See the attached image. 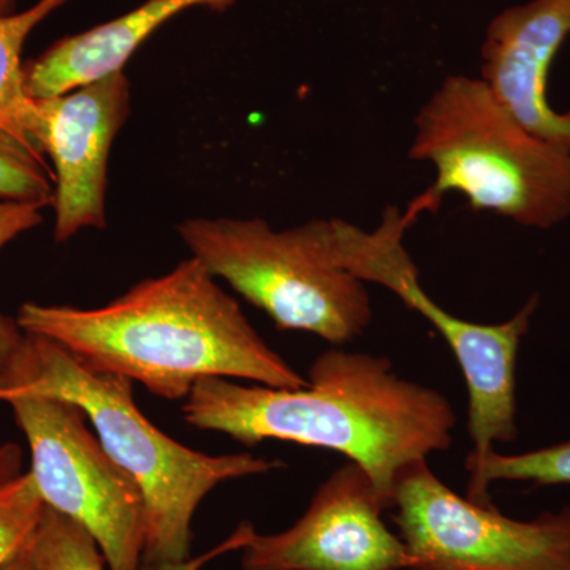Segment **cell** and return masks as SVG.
Returning <instances> with one entry per match:
<instances>
[{
	"label": "cell",
	"instance_id": "obj_21",
	"mask_svg": "<svg viewBox=\"0 0 570 570\" xmlns=\"http://www.w3.org/2000/svg\"><path fill=\"white\" fill-rule=\"evenodd\" d=\"M0 570H36L32 564L31 554H29V546Z\"/></svg>",
	"mask_w": 570,
	"mask_h": 570
},
{
	"label": "cell",
	"instance_id": "obj_6",
	"mask_svg": "<svg viewBox=\"0 0 570 570\" xmlns=\"http://www.w3.org/2000/svg\"><path fill=\"white\" fill-rule=\"evenodd\" d=\"M414 223L415 217L401 213L397 206H389L381 224L370 232L332 219L333 249L347 272L365 284L387 288L444 337L466 381L468 434L472 442L466 460H480L494 445L519 436L517 362L539 298L532 296L502 324H474L448 313L420 284L417 265L404 247V234Z\"/></svg>",
	"mask_w": 570,
	"mask_h": 570
},
{
	"label": "cell",
	"instance_id": "obj_1",
	"mask_svg": "<svg viewBox=\"0 0 570 570\" xmlns=\"http://www.w3.org/2000/svg\"><path fill=\"white\" fill-rule=\"evenodd\" d=\"M307 381L275 389L204 377L183 417L247 448L276 439L341 453L370 475L387 510L400 472L452 445L456 415L448 397L397 376L387 356L330 348Z\"/></svg>",
	"mask_w": 570,
	"mask_h": 570
},
{
	"label": "cell",
	"instance_id": "obj_10",
	"mask_svg": "<svg viewBox=\"0 0 570 570\" xmlns=\"http://www.w3.org/2000/svg\"><path fill=\"white\" fill-rule=\"evenodd\" d=\"M129 105L124 71L36 100L32 138L55 167L56 242L82 228L105 227L108 156Z\"/></svg>",
	"mask_w": 570,
	"mask_h": 570
},
{
	"label": "cell",
	"instance_id": "obj_15",
	"mask_svg": "<svg viewBox=\"0 0 570 570\" xmlns=\"http://www.w3.org/2000/svg\"><path fill=\"white\" fill-rule=\"evenodd\" d=\"M29 554L36 570H105L102 551L80 523L45 508Z\"/></svg>",
	"mask_w": 570,
	"mask_h": 570
},
{
	"label": "cell",
	"instance_id": "obj_22",
	"mask_svg": "<svg viewBox=\"0 0 570 570\" xmlns=\"http://www.w3.org/2000/svg\"><path fill=\"white\" fill-rule=\"evenodd\" d=\"M17 6V0H0V14L11 13Z\"/></svg>",
	"mask_w": 570,
	"mask_h": 570
},
{
	"label": "cell",
	"instance_id": "obj_2",
	"mask_svg": "<svg viewBox=\"0 0 570 570\" xmlns=\"http://www.w3.org/2000/svg\"><path fill=\"white\" fill-rule=\"evenodd\" d=\"M22 333L47 337L86 370L137 381L186 400L204 377L302 389L307 379L273 351L195 257L96 309L24 303Z\"/></svg>",
	"mask_w": 570,
	"mask_h": 570
},
{
	"label": "cell",
	"instance_id": "obj_9",
	"mask_svg": "<svg viewBox=\"0 0 570 570\" xmlns=\"http://www.w3.org/2000/svg\"><path fill=\"white\" fill-rule=\"evenodd\" d=\"M373 480L347 461L318 487L288 530L258 534L243 549V570H409L411 558L384 519Z\"/></svg>",
	"mask_w": 570,
	"mask_h": 570
},
{
	"label": "cell",
	"instance_id": "obj_5",
	"mask_svg": "<svg viewBox=\"0 0 570 570\" xmlns=\"http://www.w3.org/2000/svg\"><path fill=\"white\" fill-rule=\"evenodd\" d=\"M178 234L214 277L227 281L283 332L313 333L343 346L373 321L365 283L337 261L332 219L276 232L261 217H197L179 224Z\"/></svg>",
	"mask_w": 570,
	"mask_h": 570
},
{
	"label": "cell",
	"instance_id": "obj_13",
	"mask_svg": "<svg viewBox=\"0 0 570 570\" xmlns=\"http://www.w3.org/2000/svg\"><path fill=\"white\" fill-rule=\"evenodd\" d=\"M63 2L39 0L20 13L0 14V127L33 146H37L32 138L36 100L26 92L22 50L33 29Z\"/></svg>",
	"mask_w": 570,
	"mask_h": 570
},
{
	"label": "cell",
	"instance_id": "obj_11",
	"mask_svg": "<svg viewBox=\"0 0 570 570\" xmlns=\"http://www.w3.org/2000/svg\"><path fill=\"white\" fill-rule=\"evenodd\" d=\"M570 37V0H528L491 20L480 78L532 135L570 149V111L549 102L554 58Z\"/></svg>",
	"mask_w": 570,
	"mask_h": 570
},
{
	"label": "cell",
	"instance_id": "obj_14",
	"mask_svg": "<svg viewBox=\"0 0 570 570\" xmlns=\"http://www.w3.org/2000/svg\"><path fill=\"white\" fill-rule=\"evenodd\" d=\"M466 498L491 504L489 487L493 482H528L535 487L570 483V441L549 448L502 455L491 450L483 459L468 461Z\"/></svg>",
	"mask_w": 570,
	"mask_h": 570
},
{
	"label": "cell",
	"instance_id": "obj_12",
	"mask_svg": "<svg viewBox=\"0 0 570 570\" xmlns=\"http://www.w3.org/2000/svg\"><path fill=\"white\" fill-rule=\"evenodd\" d=\"M235 0H146L137 9L89 31L63 37L24 63V88L32 100L50 99L122 71L135 51L160 26L183 11H224Z\"/></svg>",
	"mask_w": 570,
	"mask_h": 570
},
{
	"label": "cell",
	"instance_id": "obj_16",
	"mask_svg": "<svg viewBox=\"0 0 570 570\" xmlns=\"http://www.w3.org/2000/svg\"><path fill=\"white\" fill-rule=\"evenodd\" d=\"M37 146L0 127V202L52 205L55 186Z\"/></svg>",
	"mask_w": 570,
	"mask_h": 570
},
{
	"label": "cell",
	"instance_id": "obj_3",
	"mask_svg": "<svg viewBox=\"0 0 570 570\" xmlns=\"http://www.w3.org/2000/svg\"><path fill=\"white\" fill-rule=\"evenodd\" d=\"M14 392L62 397L86 412L108 455L141 491L142 562L189 560L195 510L209 491L228 480L284 466L253 453L213 456L179 444L141 414L132 381L86 370L47 337L24 333L17 354L0 373V401Z\"/></svg>",
	"mask_w": 570,
	"mask_h": 570
},
{
	"label": "cell",
	"instance_id": "obj_4",
	"mask_svg": "<svg viewBox=\"0 0 570 570\" xmlns=\"http://www.w3.org/2000/svg\"><path fill=\"white\" fill-rule=\"evenodd\" d=\"M409 156L436 168L409 205L415 217L450 193L523 227L549 230L570 217V149L528 132L482 78L442 81L419 110Z\"/></svg>",
	"mask_w": 570,
	"mask_h": 570
},
{
	"label": "cell",
	"instance_id": "obj_18",
	"mask_svg": "<svg viewBox=\"0 0 570 570\" xmlns=\"http://www.w3.org/2000/svg\"><path fill=\"white\" fill-rule=\"evenodd\" d=\"M43 206L0 202V250L17 236L31 230L41 223ZM24 333L17 321L0 314V373L9 366L10 360L20 348Z\"/></svg>",
	"mask_w": 570,
	"mask_h": 570
},
{
	"label": "cell",
	"instance_id": "obj_7",
	"mask_svg": "<svg viewBox=\"0 0 570 570\" xmlns=\"http://www.w3.org/2000/svg\"><path fill=\"white\" fill-rule=\"evenodd\" d=\"M31 449L45 505L80 523L110 570H140L145 501L134 479L86 426V412L62 397L14 392L2 397Z\"/></svg>",
	"mask_w": 570,
	"mask_h": 570
},
{
	"label": "cell",
	"instance_id": "obj_17",
	"mask_svg": "<svg viewBox=\"0 0 570 570\" xmlns=\"http://www.w3.org/2000/svg\"><path fill=\"white\" fill-rule=\"evenodd\" d=\"M45 508L29 472L0 483V569L29 546Z\"/></svg>",
	"mask_w": 570,
	"mask_h": 570
},
{
	"label": "cell",
	"instance_id": "obj_19",
	"mask_svg": "<svg viewBox=\"0 0 570 570\" xmlns=\"http://www.w3.org/2000/svg\"><path fill=\"white\" fill-rule=\"evenodd\" d=\"M255 528L249 521H243L238 530L234 532L225 542L217 546L216 549L208 551L204 557L189 558V560L181 562H142L140 570H200L206 562L220 557V554L228 553V551L243 550L246 547L247 540L253 534Z\"/></svg>",
	"mask_w": 570,
	"mask_h": 570
},
{
	"label": "cell",
	"instance_id": "obj_8",
	"mask_svg": "<svg viewBox=\"0 0 570 570\" xmlns=\"http://www.w3.org/2000/svg\"><path fill=\"white\" fill-rule=\"evenodd\" d=\"M393 509L409 570H570V505L510 519L455 493L419 460L397 475Z\"/></svg>",
	"mask_w": 570,
	"mask_h": 570
},
{
	"label": "cell",
	"instance_id": "obj_20",
	"mask_svg": "<svg viewBox=\"0 0 570 570\" xmlns=\"http://www.w3.org/2000/svg\"><path fill=\"white\" fill-rule=\"evenodd\" d=\"M21 455L17 445H0V483L18 478L21 474Z\"/></svg>",
	"mask_w": 570,
	"mask_h": 570
}]
</instances>
